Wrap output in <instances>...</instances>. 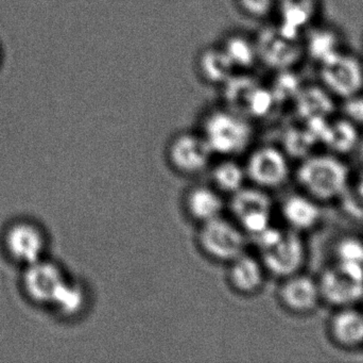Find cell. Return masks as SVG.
<instances>
[{
	"instance_id": "obj_1",
	"label": "cell",
	"mask_w": 363,
	"mask_h": 363,
	"mask_svg": "<svg viewBox=\"0 0 363 363\" xmlns=\"http://www.w3.org/2000/svg\"><path fill=\"white\" fill-rule=\"evenodd\" d=\"M296 178L303 193L321 204L337 200L347 191L351 170L338 156L318 153L302 160Z\"/></svg>"
},
{
	"instance_id": "obj_2",
	"label": "cell",
	"mask_w": 363,
	"mask_h": 363,
	"mask_svg": "<svg viewBox=\"0 0 363 363\" xmlns=\"http://www.w3.org/2000/svg\"><path fill=\"white\" fill-rule=\"evenodd\" d=\"M262 251V266L271 274L286 278L302 272L306 262V247L300 232L270 227L255 237Z\"/></svg>"
},
{
	"instance_id": "obj_3",
	"label": "cell",
	"mask_w": 363,
	"mask_h": 363,
	"mask_svg": "<svg viewBox=\"0 0 363 363\" xmlns=\"http://www.w3.org/2000/svg\"><path fill=\"white\" fill-rule=\"evenodd\" d=\"M202 136L213 153L237 155L249 146L253 138V128L238 111L216 109L205 117Z\"/></svg>"
},
{
	"instance_id": "obj_4",
	"label": "cell",
	"mask_w": 363,
	"mask_h": 363,
	"mask_svg": "<svg viewBox=\"0 0 363 363\" xmlns=\"http://www.w3.org/2000/svg\"><path fill=\"white\" fill-rule=\"evenodd\" d=\"M322 302L339 307L357 306L363 300V266L336 260L318 279Z\"/></svg>"
},
{
	"instance_id": "obj_5",
	"label": "cell",
	"mask_w": 363,
	"mask_h": 363,
	"mask_svg": "<svg viewBox=\"0 0 363 363\" xmlns=\"http://www.w3.org/2000/svg\"><path fill=\"white\" fill-rule=\"evenodd\" d=\"M321 85L335 98L351 97L363 93V63L353 53L339 51L319 64Z\"/></svg>"
},
{
	"instance_id": "obj_6",
	"label": "cell",
	"mask_w": 363,
	"mask_h": 363,
	"mask_svg": "<svg viewBox=\"0 0 363 363\" xmlns=\"http://www.w3.org/2000/svg\"><path fill=\"white\" fill-rule=\"evenodd\" d=\"M199 241L206 255L219 261L230 262L245 253V234L221 217L203 223Z\"/></svg>"
},
{
	"instance_id": "obj_7",
	"label": "cell",
	"mask_w": 363,
	"mask_h": 363,
	"mask_svg": "<svg viewBox=\"0 0 363 363\" xmlns=\"http://www.w3.org/2000/svg\"><path fill=\"white\" fill-rule=\"evenodd\" d=\"M4 249L11 259L23 266L45 258L47 240L40 226L32 222H15L6 228L4 236Z\"/></svg>"
},
{
	"instance_id": "obj_8",
	"label": "cell",
	"mask_w": 363,
	"mask_h": 363,
	"mask_svg": "<svg viewBox=\"0 0 363 363\" xmlns=\"http://www.w3.org/2000/svg\"><path fill=\"white\" fill-rule=\"evenodd\" d=\"M258 57L271 67L291 70L305 55L302 36H294L281 27L267 29L256 43Z\"/></svg>"
},
{
	"instance_id": "obj_9",
	"label": "cell",
	"mask_w": 363,
	"mask_h": 363,
	"mask_svg": "<svg viewBox=\"0 0 363 363\" xmlns=\"http://www.w3.org/2000/svg\"><path fill=\"white\" fill-rule=\"evenodd\" d=\"M66 281L63 270L45 258L25 266L21 279L26 296L35 304L47 306H50Z\"/></svg>"
},
{
	"instance_id": "obj_10",
	"label": "cell",
	"mask_w": 363,
	"mask_h": 363,
	"mask_svg": "<svg viewBox=\"0 0 363 363\" xmlns=\"http://www.w3.org/2000/svg\"><path fill=\"white\" fill-rule=\"evenodd\" d=\"M230 206L241 227L251 236L271 226L272 200L262 190L241 188L235 192Z\"/></svg>"
},
{
	"instance_id": "obj_11",
	"label": "cell",
	"mask_w": 363,
	"mask_h": 363,
	"mask_svg": "<svg viewBox=\"0 0 363 363\" xmlns=\"http://www.w3.org/2000/svg\"><path fill=\"white\" fill-rule=\"evenodd\" d=\"M290 164L283 151L274 146H262L250 156L245 174L260 188L275 189L287 183Z\"/></svg>"
},
{
	"instance_id": "obj_12",
	"label": "cell",
	"mask_w": 363,
	"mask_h": 363,
	"mask_svg": "<svg viewBox=\"0 0 363 363\" xmlns=\"http://www.w3.org/2000/svg\"><path fill=\"white\" fill-rule=\"evenodd\" d=\"M277 296L286 310L298 315L315 313L322 303L318 279L302 272L283 278Z\"/></svg>"
},
{
	"instance_id": "obj_13",
	"label": "cell",
	"mask_w": 363,
	"mask_h": 363,
	"mask_svg": "<svg viewBox=\"0 0 363 363\" xmlns=\"http://www.w3.org/2000/svg\"><path fill=\"white\" fill-rule=\"evenodd\" d=\"M211 147L202 134H180L172 141L168 157L172 166L183 174L194 175L202 172L211 161Z\"/></svg>"
},
{
	"instance_id": "obj_14",
	"label": "cell",
	"mask_w": 363,
	"mask_h": 363,
	"mask_svg": "<svg viewBox=\"0 0 363 363\" xmlns=\"http://www.w3.org/2000/svg\"><path fill=\"white\" fill-rule=\"evenodd\" d=\"M328 334L333 345L345 351L363 347V310L357 306L335 308L328 320Z\"/></svg>"
},
{
	"instance_id": "obj_15",
	"label": "cell",
	"mask_w": 363,
	"mask_h": 363,
	"mask_svg": "<svg viewBox=\"0 0 363 363\" xmlns=\"http://www.w3.org/2000/svg\"><path fill=\"white\" fill-rule=\"evenodd\" d=\"M281 215L290 229L300 234L315 229L323 217L320 202L303 192L292 194L284 200Z\"/></svg>"
},
{
	"instance_id": "obj_16",
	"label": "cell",
	"mask_w": 363,
	"mask_h": 363,
	"mask_svg": "<svg viewBox=\"0 0 363 363\" xmlns=\"http://www.w3.org/2000/svg\"><path fill=\"white\" fill-rule=\"evenodd\" d=\"M230 264L228 278L236 291L242 294H253L262 287L264 268L262 262L243 253Z\"/></svg>"
},
{
	"instance_id": "obj_17",
	"label": "cell",
	"mask_w": 363,
	"mask_h": 363,
	"mask_svg": "<svg viewBox=\"0 0 363 363\" xmlns=\"http://www.w3.org/2000/svg\"><path fill=\"white\" fill-rule=\"evenodd\" d=\"M298 114L305 119H328L335 109V97L323 85L303 87L296 97Z\"/></svg>"
},
{
	"instance_id": "obj_18",
	"label": "cell",
	"mask_w": 363,
	"mask_h": 363,
	"mask_svg": "<svg viewBox=\"0 0 363 363\" xmlns=\"http://www.w3.org/2000/svg\"><path fill=\"white\" fill-rule=\"evenodd\" d=\"M307 30L306 38H303L305 55L318 64L342 50L340 36L332 28L315 27Z\"/></svg>"
},
{
	"instance_id": "obj_19",
	"label": "cell",
	"mask_w": 363,
	"mask_h": 363,
	"mask_svg": "<svg viewBox=\"0 0 363 363\" xmlns=\"http://www.w3.org/2000/svg\"><path fill=\"white\" fill-rule=\"evenodd\" d=\"M186 205L189 215L202 223L220 217L223 208L219 194L206 187L192 189L188 194Z\"/></svg>"
},
{
	"instance_id": "obj_20",
	"label": "cell",
	"mask_w": 363,
	"mask_h": 363,
	"mask_svg": "<svg viewBox=\"0 0 363 363\" xmlns=\"http://www.w3.org/2000/svg\"><path fill=\"white\" fill-rule=\"evenodd\" d=\"M317 0H284L283 23L279 27L294 36H301L317 11Z\"/></svg>"
},
{
	"instance_id": "obj_21",
	"label": "cell",
	"mask_w": 363,
	"mask_h": 363,
	"mask_svg": "<svg viewBox=\"0 0 363 363\" xmlns=\"http://www.w3.org/2000/svg\"><path fill=\"white\" fill-rule=\"evenodd\" d=\"M198 70L206 82L222 83L230 78L233 65L221 47L206 48L198 58Z\"/></svg>"
},
{
	"instance_id": "obj_22",
	"label": "cell",
	"mask_w": 363,
	"mask_h": 363,
	"mask_svg": "<svg viewBox=\"0 0 363 363\" xmlns=\"http://www.w3.org/2000/svg\"><path fill=\"white\" fill-rule=\"evenodd\" d=\"M357 128V125L343 117L333 123H328L322 138L333 151L345 153L359 142Z\"/></svg>"
},
{
	"instance_id": "obj_23",
	"label": "cell",
	"mask_w": 363,
	"mask_h": 363,
	"mask_svg": "<svg viewBox=\"0 0 363 363\" xmlns=\"http://www.w3.org/2000/svg\"><path fill=\"white\" fill-rule=\"evenodd\" d=\"M220 47L223 49L234 68L249 67L253 65L258 57L256 42H252L241 36H230L225 44Z\"/></svg>"
},
{
	"instance_id": "obj_24",
	"label": "cell",
	"mask_w": 363,
	"mask_h": 363,
	"mask_svg": "<svg viewBox=\"0 0 363 363\" xmlns=\"http://www.w3.org/2000/svg\"><path fill=\"white\" fill-rule=\"evenodd\" d=\"M84 303L85 296L82 288L67 279L57 292L50 306L62 315L72 317L80 313Z\"/></svg>"
},
{
	"instance_id": "obj_25",
	"label": "cell",
	"mask_w": 363,
	"mask_h": 363,
	"mask_svg": "<svg viewBox=\"0 0 363 363\" xmlns=\"http://www.w3.org/2000/svg\"><path fill=\"white\" fill-rule=\"evenodd\" d=\"M245 170L233 161H224L218 164L213 170V178L222 191L234 194L243 188Z\"/></svg>"
},
{
	"instance_id": "obj_26",
	"label": "cell",
	"mask_w": 363,
	"mask_h": 363,
	"mask_svg": "<svg viewBox=\"0 0 363 363\" xmlns=\"http://www.w3.org/2000/svg\"><path fill=\"white\" fill-rule=\"evenodd\" d=\"M241 12L252 18H264L272 13L277 0H236Z\"/></svg>"
},
{
	"instance_id": "obj_27",
	"label": "cell",
	"mask_w": 363,
	"mask_h": 363,
	"mask_svg": "<svg viewBox=\"0 0 363 363\" xmlns=\"http://www.w3.org/2000/svg\"><path fill=\"white\" fill-rule=\"evenodd\" d=\"M337 260L355 262L363 266V243L354 239L342 241L338 245V259Z\"/></svg>"
},
{
	"instance_id": "obj_28",
	"label": "cell",
	"mask_w": 363,
	"mask_h": 363,
	"mask_svg": "<svg viewBox=\"0 0 363 363\" xmlns=\"http://www.w3.org/2000/svg\"><path fill=\"white\" fill-rule=\"evenodd\" d=\"M342 112L345 119L355 125H363V93L342 99Z\"/></svg>"
},
{
	"instance_id": "obj_29",
	"label": "cell",
	"mask_w": 363,
	"mask_h": 363,
	"mask_svg": "<svg viewBox=\"0 0 363 363\" xmlns=\"http://www.w3.org/2000/svg\"><path fill=\"white\" fill-rule=\"evenodd\" d=\"M4 63V49L2 46L1 42H0V70H1L2 65Z\"/></svg>"
}]
</instances>
